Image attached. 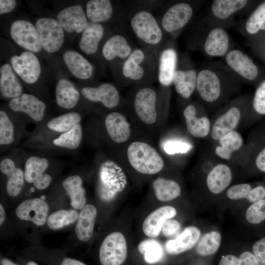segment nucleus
<instances>
[{"instance_id": "obj_1", "label": "nucleus", "mask_w": 265, "mask_h": 265, "mask_svg": "<svg viewBox=\"0 0 265 265\" xmlns=\"http://www.w3.org/2000/svg\"><path fill=\"white\" fill-rule=\"evenodd\" d=\"M224 71L213 67H205L198 72L196 89L203 102L211 104L221 98L232 76Z\"/></svg>"}, {"instance_id": "obj_2", "label": "nucleus", "mask_w": 265, "mask_h": 265, "mask_svg": "<svg viewBox=\"0 0 265 265\" xmlns=\"http://www.w3.org/2000/svg\"><path fill=\"white\" fill-rule=\"evenodd\" d=\"M127 157L131 166L142 174L157 173L164 166L163 159L159 153L145 142L135 141L132 143L127 150Z\"/></svg>"}, {"instance_id": "obj_3", "label": "nucleus", "mask_w": 265, "mask_h": 265, "mask_svg": "<svg viewBox=\"0 0 265 265\" xmlns=\"http://www.w3.org/2000/svg\"><path fill=\"white\" fill-rule=\"evenodd\" d=\"M130 24L137 37L148 45L157 46L163 40V29L148 11L142 10L136 12L132 17Z\"/></svg>"}, {"instance_id": "obj_4", "label": "nucleus", "mask_w": 265, "mask_h": 265, "mask_svg": "<svg viewBox=\"0 0 265 265\" xmlns=\"http://www.w3.org/2000/svg\"><path fill=\"white\" fill-rule=\"evenodd\" d=\"M127 256V242L121 233L112 232L105 238L99 250L102 265H121Z\"/></svg>"}, {"instance_id": "obj_5", "label": "nucleus", "mask_w": 265, "mask_h": 265, "mask_svg": "<svg viewBox=\"0 0 265 265\" xmlns=\"http://www.w3.org/2000/svg\"><path fill=\"white\" fill-rule=\"evenodd\" d=\"M42 47L47 52L59 51L64 42V29L58 21L48 17L38 19L35 24Z\"/></svg>"}, {"instance_id": "obj_6", "label": "nucleus", "mask_w": 265, "mask_h": 265, "mask_svg": "<svg viewBox=\"0 0 265 265\" xmlns=\"http://www.w3.org/2000/svg\"><path fill=\"white\" fill-rule=\"evenodd\" d=\"M10 35L18 45L27 51L37 53L42 48L36 26L27 21H14L10 26Z\"/></svg>"}, {"instance_id": "obj_7", "label": "nucleus", "mask_w": 265, "mask_h": 265, "mask_svg": "<svg viewBox=\"0 0 265 265\" xmlns=\"http://www.w3.org/2000/svg\"><path fill=\"white\" fill-rule=\"evenodd\" d=\"M157 94L151 87H143L136 93L134 109L139 118L146 124H154L157 118Z\"/></svg>"}, {"instance_id": "obj_8", "label": "nucleus", "mask_w": 265, "mask_h": 265, "mask_svg": "<svg viewBox=\"0 0 265 265\" xmlns=\"http://www.w3.org/2000/svg\"><path fill=\"white\" fill-rule=\"evenodd\" d=\"M49 165L47 159L37 156L29 157L24 167L25 180L39 190L47 188L52 182L51 176L45 172Z\"/></svg>"}, {"instance_id": "obj_9", "label": "nucleus", "mask_w": 265, "mask_h": 265, "mask_svg": "<svg viewBox=\"0 0 265 265\" xmlns=\"http://www.w3.org/2000/svg\"><path fill=\"white\" fill-rule=\"evenodd\" d=\"M193 9L187 2H181L171 6L163 14L161 26L164 31L173 33L183 28L190 21Z\"/></svg>"}, {"instance_id": "obj_10", "label": "nucleus", "mask_w": 265, "mask_h": 265, "mask_svg": "<svg viewBox=\"0 0 265 265\" xmlns=\"http://www.w3.org/2000/svg\"><path fill=\"white\" fill-rule=\"evenodd\" d=\"M227 66L242 80H254L259 75V69L252 59L238 49L230 50L225 56Z\"/></svg>"}, {"instance_id": "obj_11", "label": "nucleus", "mask_w": 265, "mask_h": 265, "mask_svg": "<svg viewBox=\"0 0 265 265\" xmlns=\"http://www.w3.org/2000/svg\"><path fill=\"white\" fill-rule=\"evenodd\" d=\"M11 65L14 71L26 83L33 84L37 81L41 73V66L37 56L29 51L10 58Z\"/></svg>"}, {"instance_id": "obj_12", "label": "nucleus", "mask_w": 265, "mask_h": 265, "mask_svg": "<svg viewBox=\"0 0 265 265\" xmlns=\"http://www.w3.org/2000/svg\"><path fill=\"white\" fill-rule=\"evenodd\" d=\"M150 55L144 50L135 49L123 62L122 66L123 76L132 81H140L147 75L150 65Z\"/></svg>"}, {"instance_id": "obj_13", "label": "nucleus", "mask_w": 265, "mask_h": 265, "mask_svg": "<svg viewBox=\"0 0 265 265\" xmlns=\"http://www.w3.org/2000/svg\"><path fill=\"white\" fill-rule=\"evenodd\" d=\"M48 210L47 202L36 198L22 202L16 208V214L22 220L30 221L37 226H42L47 220Z\"/></svg>"}, {"instance_id": "obj_14", "label": "nucleus", "mask_w": 265, "mask_h": 265, "mask_svg": "<svg viewBox=\"0 0 265 265\" xmlns=\"http://www.w3.org/2000/svg\"><path fill=\"white\" fill-rule=\"evenodd\" d=\"M8 106L14 111L26 114L36 122L43 120L46 108L44 102L35 96L26 93L11 99L8 103Z\"/></svg>"}, {"instance_id": "obj_15", "label": "nucleus", "mask_w": 265, "mask_h": 265, "mask_svg": "<svg viewBox=\"0 0 265 265\" xmlns=\"http://www.w3.org/2000/svg\"><path fill=\"white\" fill-rule=\"evenodd\" d=\"M82 95L92 102L102 103L108 108L117 106L120 102V95L117 88L109 83H104L98 87H84L81 90Z\"/></svg>"}, {"instance_id": "obj_16", "label": "nucleus", "mask_w": 265, "mask_h": 265, "mask_svg": "<svg viewBox=\"0 0 265 265\" xmlns=\"http://www.w3.org/2000/svg\"><path fill=\"white\" fill-rule=\"evenodd\" d=\"M241 118L240 108L237 106H230L215 120L210 132L212 139L218 141L223 136L235 131Z\"/></svg>"}, {"instance_id": "obj_17", "label": "nucleus", "mask_w": 265, "mask_h": 265, "mask_svg": "<svg viewBox=\"0 0 265 265\" xmlns=\"http://www.w3.org/2000/svg\"><path fill=\"white\" fill-rule=\"evenodd\" d=\"M57 18L63 29L69 33L82 32L88 23L86 14L80 5L68 6L61 10Z\"/></svg>"}, {"instance_id": "obj_18", "label": "nucleus", "mask_w": 265, "mask_h": 265, "mask_svg": "<svg viewBox=\"0 0 265 265\" xmlns=\"http://www.w3.org/2000/svg\"><path fill=\"white\" fill-rule=\"evenodd\" d=\"M119 169L114 162L106 161L104 163L100 170L99 193L104 200L110 199L118 188Z\"/></svg>"}, {"instance_id": "obj_19", "label": "nucleus", "mask_w": 265, "mask_h": 265, "mask_svg": "<svg viewBox=\"0 0 265 265\" xmlns=\"http://www.w3.org/2000/svg\"><path fill=\"white\" fill-rule=\"evenodd\" d=\"M201 235V231L197 227L188 226L175 238L167 241L165 249L171 255H178L188 251L197 244Z\"/></svg>"}, {"instance_id": "obj_20", "label": "nucleus", "mask_w": 265, "mask_h": 265, "mask_svg": "<svg viewBox=\"0 0 265 265\" xmlns=\"http://www.w3.org/2000/svg\"><path fill=\"white\" fill-rule=\"evenodd\" d=\"M177 211L172 206H165L158 208L146 218L143 223V231L148 237L154 238L158 237L161 231L164 222L174 217Z\"/></svg>"}, {"instance_id": "obj_21", "label": "nucleus", "mask_w": 265, "mask_h": 265, "mask_svg": "<svg viewBox=\"0 0 265 265\" xmlns=\"http://www.w3.org/2000/svg\"><path fill=\"white\" fill-rule=\"evenodd\" d=\"M0 170L7 178L6 191L11 196H16L20 193L24 183L25 174L15 161L9 158L1 160Z\"/></svg>"}, {"instance_id": "obj_22", "label": "nucleus", "mask_w": 265, "mask_h": 265, "mask_svg": "<svg viewBox=\"0 0 265 265\" xmlns=\"http://www.w3.org/2000/svg\"><path fill=\"white\" fill-rule=\"evenodd\" d=\"M230 39L228 33L223 28H212L207 35L204 44L205 52L212 57L225 56L229 51Z\"/></svg>"}, {"instance_id": "obj_23", "label": "nucleus", "mask_w": 265, "mask_h": 265, "mask_svg": "<svg viewBox=\"0 0 265 265\" xmlns=\"http://www.w3.org/2000/svg\"><path fill=\"white\" fill-rule=\"evenodd\" d=\"M105 125L106 132L113 141L124 143L130 138V125L121 113L118 112L109 113L105 119Z\"/></svg>"}, {"instance_id": "obj_24", "label": "nucleus", "mask_w": 265, "mask_h": 265, "mask_svg": "<svg viewBox=\"0 0 265 265\" xmlns=\"http://www.w3.org/2000/svg\"><path fill=\"white\" fill-rule=\"evenodd\" d=\"M178 56L176 50L166 48L160 53L158 64V80L163 86L168 87L172 83L173 78L177 70Z\"/></svg>"}, {"instance_id": "obj_25", "label": "nucleus", "mask_w": 265, "mask_h": 265, "mask_svg": "<svg viewBox=\"0 0 265 265\" xmlns=\"http://www.w3.org/2000/svg\"><path fill=\"white\" fill-rule=\"evenodd\" d=\"M232 177V170L228 165L223 163L218 164L207 176V187L212 194H220L229 186Z\"/></svg>"}, {"instance_id": "obj_26", "label": "nucleus", "mask_w": 265, "mask_h": 265, "mask_svg": "<svg viewBox=\"0 0 265 265\" xmlns=\"http://www.w3.org/2000/svg\"><path fill=\"white\" fill-rule=\"evenodd\" d=\"M183 115L188 132L197 138L206 137L211 132V122L206 116L198 117L195 106L190 104L185 108Z\"/></svg>"}, {"instance_id": "obj_27", "label": "nucleus", "mask_w": 265, "mask_h": 265, "mask_svg": "<svg viewBox=\"0 0 265 265\" xmlns=\"http://www.w3.org/2000/svg\"><path fill=\"white\" fill-rule=\"evenodd\" d=\"M63 61L70 72L81 80L90 78L93 73V67L90 62L79 53L68 50L63 55Z\"/></svg>"}, {"instance_id": "obj_28", "label": "nucleus", "mask_w": 265, "mask_h": 265, "mask_svg": "<svg viewBox=\"0 0 265 265\" xmlns=\"http://www.w3.org/2000/svg\"><path fill=\"white\" fill-rule=\"evenodd\" d=\"M132 51L125 37L121 34H116L111 36L105 42L102 49V54L107 60L118 58L125 61Z\"/></svg>"}, {"instance_id": "obj_29", "label": "nucleus", "mask_w": 265, "mask_h": 265, "mask_svg": "<svg viewBox=\"0 0 265 265\" xmlns=\"http://www.w3.org/2000/svg\"><path fill=\"white\" fill-rule=\"evenodd\" d=\"M0 91L3 97L11 99L23 94V87L9 64L0 68Z\"/></svg>"}, {"instance_id": "obj_30", "label": "nucleus", "mask_w": 265, "mask_h": 265, "mask_svg": "<svg viewBox=\"0 0 265 265\" xmlns=\"http://www.w3.org/2000/svg\"><path fill=\"white\" fill-rule=\"evenodd\" d=\"M198 72L194 69H178L174 73L172 83L183 98L191 96L196 88Z\"/></svg>"}, {"instance_id": "obj_31", "label": "nucleus", "mask_w": 265, "mask_h": 265, "mask_svg": "<svg viewBox=\"0 0 265 265\" xmlns=\"http://www.w3.org/2000/svg\"><path fill=\"white\" fill-rule=\"evenodd\" d=\"M97 214V209L93 205H85L81 209L75 229L80 240L86 241L92 237Z\"/></svg>"}, {"instance_id": "obj_32", "label": "nucleus", "mask_w": 265, "mask_h": 265, "mask_svg": "<svg viewBox=\"0 0 265 265\" xmlns=\"http://www.w3.org/2000/svg\"><path fill=\"white\" fill-rule=\"evenodd\" d=\"M104 34L103 26L89 22L82 32L79 42L80 50L87 54H93L98 50L99 43Z\"/></svg>"}, {"instance_id": "obj_33", "label": "nucleus", "mask_w": 265, "mask_h": 265, "mask_svg": "<svg viewBox=\"0 0 265 265\" xmlns=\"http://www.w3.org/2000/svg\"><path fill=\"white\" fill-rule=\"evenodd\" d=\"M80 97L79 91L70 80H59L55 87V99L57 104L64 109H72L77 104Z\"/></svg>"}, {"instance_id": "obj_34", "label": "nucleus", "mask_w": 265, "mask_h": 265, "mask_svg": "<svg viewBox=\"0 0 265 265\" xmlns=\"http://www.w3.org/2000/svg\"><path fill=\"white\" fill-rule=\"evenodd\" d=\"M226 195L231 200L246 199L253 203L265 198V187L259 185L252 188L249 184H238L230 187Z\"/></svg>"}, {"instance_id": "obj_35", "label": "nucleus", "mask_w": 265, "mask_h": 265, "mask_svg": "<svg viewBox=\"0 0 265 265\" xmlns=\"http://www.w3.org/2000/svg\"><path fill=\"white\" fill-rule=\"evenodd\" d=\"M62 185L70 197L71 206L81 210L85 205L86 201L80 176L75 175L68 177L64 180Z\"/></svg>"}, {"instance_id": "obj_36", "label": "nucleus", "mask_w": 265, "mask_h": 265, "mask_svg": "<svg viewBox=\"0 0 265 265\" xmlns=\"http://www.w3.org/2000/svg\"><path fill=\"white\" fill-rule=\"evenodd\" d=\"M113 6L109 0H90L86 5V14L88 20L99 23L108 21L113 14Z\"/></svg>"}, {"instance_id": "obj_37", "label": "nucleus", "mask_w": 265, "mask_h": 265, "mask_svg": "<svg viewBox=\"0 0 265 265\" xmlns=\"http://www.w3.org/2000/svg\"><path fill=\"white\" fill-rule=\"evenodd\" d=\"M215 153L220 158L226 160L231 159L233 153L239 150L243 144L240 134L236 130L221 137L218 141Z\"/></svg>"}, {"instance_id": "obj_38", "label": "nucleus", "mask_w": 265, "mask_h": 265, "mask_svg": "<svg viewBox=\"0 0 265 265\" xmlns=\"http://www.w3.org/2000/svg\"><path fill=\"white\" fill-rule=\"evenodd\" d=\"M153 186L157 198L161 201H171L181 195L180 186L172 180L158 177L153 182Z\"/></svg>"}, {"instance_id": "obj_39", "label": "nucleus", "mask_w": 265, "mask_h": 265, "mask_svg": "<svg viewBox=\"0 0 265 265\" xmlns=\"http://www.w3.org/2000/svg\"><path fill=\"white\" fill-rule=\"evenodd\" d=\"M248 2L244 0H216L212 3L211 10L214 17L224 20L243 9Z\"/></svg>"}, {"instance_id": "obj_40", "label": "nucleus", "mask_w": 265, "mask_h": 265, "mask_svg": "<svg viewBox=\"0 0 265 265\" xmlns=\"http://www.w3.org/2000/svg\"><path fill=\"white\" fill-rule=\"evenodd\" d=\"M80 115L76 112L64 113L50 120L47 123L48 128L56 132L63 133L80 124Z\"/></svg>"}, {"instance_id": "obj_41", "label": "nucleus", "mask_w": 265, "mask_h": 265, "mask_svg": "<svg viewBox=\"0 0 265 265\" xmlns=\"http://www.w3.org/2000/svg\"><path fill=\"white\" fill-rule=\"evenodd\" d=\"M221 242V235L217 231L205 233L197 243V253L202 256H208L215 253L219 249Z\"/></svg>"}, {"instance_id": "obj_42", "label": "nucleus", "mask_w": 265, "mask_h": 265, "mask_svg": "<svg viewBox=\"0 0 265 265\" xmlns=\"http://www.w3.org/2000/svg\"><path fill=\"white\" fill-rule=\"evenodd\" d=\"M82 135V127L80 124H78L67 132L61 133L53 139V143L59 147L74 150L80 146Z\"/></svg>"}, {"instance_id": "obj_43", "label": "nucleus", "mask_w": 265, "mask_h": 265, "mask_svg": "<svg viewBox=\"0 0 265 265\" xmlns=\"http://www.w3.org/2000/svg\"><path fill=\"white\" fill-rule=\"evenodd\" d=\"M78 212L74 209L61 210L53 212L47 218L48 227L56 230L75 222L79 217Z\"/></svg>"}, {"instance_id": "obj_44", "label": "nucleus", "mask_w": 265, "mask_h": 265, "mask_svg": "<svg viewBox=\"0 0 265 265\" xmlns=\"http://www.w3.org/2000/svg\"><path fill=\"white\" fill-rule=\"evenodd\" d=\"M138 249L143 255L145 261L148 264H154L159 262L163 256L161 244L154 239L143 240L138 244Z\"/></svg>"}, {"instance_id": "obj_45", "label": "nucleus", "mask_w": 265, "mask_h": 265, "mask_svg": "<svg viewBox=\"0 0 265 265\" xmlns=\"http://www.w3.org/2000/svg\"><path fill=\"white\" fill-rule=\"evenodd\" d=\"M245 30L250 34H255L265 30V1L260 4L247 19Z\"/></svg>"}, {"instance_id": "obj_46", "label": "nucleus", "mask_w": 265, "mask_h": 265, "mask_svg": "<svg viewBox=\"0 0 265 265\" xmlns=\"http://www.w3.org/2000/svg\"><path fill=\"white\" fill-rule=\"evenodd\" d=\"M15 132L14 124L6 112L0 111V146L11 145L14 141Z\"/></svg>"}, {"instance_id": "obj_47", "label": "nucleus", "mask_w": 265, "mask_h": 265, "mask_svg": "<svg viewBox=\"0 0 265 265\" xmlns=\"http://www.w3.org/2000/svg\"><path fill=\"white\" fill-rule=\"evenodd\" d=\"M245 218L253 224H259L265 220V198L252 203L246 211Z\"/></svg>"}, {"instance_id": "obj_48", "label": "nucleus", "mask_w": 265, "mask_h": 265, "mask_svg": "<svg viewBox=\"0 0 265 265\" xmlns=\"http://www.w3.org/2000/svg\"><path fill=\"white\" fill-rule=\"evenodd\" d=\"M254 112L259 116H265V80L257 87L252 101Z\"/></svg>"}, {"instance_id": "obj_49", "label": "nucleus", "mask_w": 265, "mask_h": 265, "mask_svg": "<svg viewBox=\"0 0 265 265\" xmlns=\"http://www.w3.org/2000/svg\"><path fill=\"white\" fill-rule=\"evenodd\" d=\"M253 160L255 168L260 172L265 173V136L257 144Z\"/></svg>"}, {"instance_id": "obj_50", "label": "nucleus", "mask_w": 265, "mask_h": 265, "mask_svg": "<svg viewBox=\"0 0 265 265\" xmlns=\"http://www.w3.org/2000/svg\"><path fill=\"white\" fill-rule=\"evenodd\" d=\"M166 153L170 155L177 153H185L190 150L192 146L188 143L180 140H169L163 146Z\"/></svg>"}, {"instance_id": "obj_51", "label": "nucleus", "mask_w": 265, "mask_h": 265, "mask_svg": "<svg viewBox=\"0 0 265 265\" xmlns=\"http://www.w3.org/2000/svg\"><path fill=\"white\" fill-rule=\"evenodd\" d=\"M252 253L260 265H265V237L256 241L252 246Z\"/></svg>"}, {"instance_id": "obj_52", "label": "nucleus", "mask_w": 265, "mask_h": 265, "mask_svg": "<svg viewBox=\"0 0 265 265\" xmlns=\"http://www.w3.org/2000/svg\"><path fill=\"white\" fill-rule=\"evenodd\" d=\"M181 227V224L177 220L171 218L164 222L161 232L164 236L170 237L178 233Z\"/></svg>"}, {"instance_id": "obj_53", "label": "nucleus", "mask_w": 265, "mask_h": 265, "mask_svg": "<svg viewBox=\"0 0 265 265\" xmlns=\"http://www.w3.org/2000/svg\"><path fill=\"white\" fill-rule=\"evenodd\" d=\"M238 258L239 265H260L256 257L249 251L242 252Z\"/></svg>"}, {"instance_id": "obj_54", "label": "nucleus", "mask_w": 265, "mask_h": 265, "mask_svg": "<svg viewBox=\"0 0 265 265\" xmlns=\"http://www.w3.org/2000/svg\"><path fill=\"white\" fill-rule=\"evenodd\" d=\"M16 5L15 0H0V14L9 13L14 10Z\"/></svg>"}, {"instance_id": "obj_55", "label": "nucleus", "mask_w": 265, "mask_h": 265, "mask_svg": "<svg viewBox=\"0 0 265 265\" xmlns=\"http://www.w3.org/2000/svg\"><path fill=\"white\" fill-rule=\"evenodd\" d=\"M219 265H239V259L234 255H225L220 259Z\"/></svg>"}, {"instance_id": "obj_56", "label": "nucleus", "mask_w": 265, "mask_h": 265, "mask_svg": "<svg viewBox=\"0 0 265 265\" xmlns=\"http://www.w3.org/2000/svg\"><path fill=\"white\" fill-rule=\"evenodd\" d=\"M61 265H86L82 262L70 258H64L61 263Z\"/></svg>"}, {"instance_id": "obj_57", "label": "nucleus", "mask_w": 265, "mask_h": 265, "mask_svg": "<svg viewBox=\"0 0 265 265\" xmlns=\"http://www.w3.org/2000/svg\"><path fill=\"white\" fill-rule=\"evenodd\" d=\"M0 225H1L6 217L5 211L1 204L0 205Z\"/></svg>"}, {"instance_id": "obj_58", "label": "nucleus", "mask_w": 265, "mask_h": 265, "mask_svg": "<svg viewBox=\"0 0 265 265\" xmlns=\"http://www.w3.org/2000/svg\"><path fill=\"white\" fill-rule=\"evenodd\" d=\"M0 265H17L7 259L0 260Z\"/></svg>"}, {"instance_id": "obj_59", "label": "nucleus", "mask_w": 265, "mask_h": 265, "mask_svg": "<svg viewBox=\"0 0 265 265\" xmlns=\"http://www.w3.org/2000/svg\"><path fill=\"white\" fill-rule=\"evenodd\" d=\"M26 265H38L34 262H29Z\"/></svg>"}]
</instances>
